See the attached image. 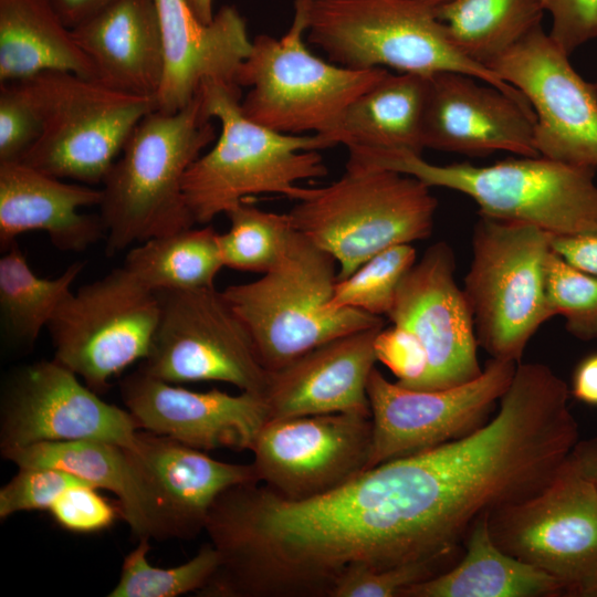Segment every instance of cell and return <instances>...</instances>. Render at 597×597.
Returning a JSON list of instances; mask_svg holds the SVG:
<instances>
[{
  "instance_id": "6da1fadb",
  "label": "cell",
  "mask_w": 597,
  "mask_h": 597,
  "mask_svg": "<svg viewBox=\"0 0 597 597\" xmlns=\"http://www.w3.org/2000/svg\"><path fill=\"white\" fill-rule=\"evenodd\" d=\"M216 129L199 94L175 113L154 109L135 127L103 184L100 216L106 254L175 233L196 223L184 193V177Z\"/></svg>"
},
{
  "instance_id": "7a4b0ae2",
  "label": "cell",
  "mask_w": 597,
  "mask_h": 597,
  "mask_svg": "<svg viewBox=\"0 0 597 597\" xmlns=\"http://www.w3.org/2000/svg\"><path fill=\"white\" fill-rule=\"evenodd\" d=\"M201 109L220 122L214 146L200 155L184 177V193L196 223L207 224L250 196L279 193L301 200L298 181L327 175L318 149L332 147L314 136L283 134L248 118L238 84L208 83L200 90Z\"/></svg>"
},
{
  "instance_id": "3957f363",
  "label": "cell",
  "mask_w": 597,
  "mask_h": 597,
  "mask_svg": "<svg viewBox=\"0 0 597 597\" xmlns=\"http://www.w3.org/2000/svg\"><path fill=\"white\" fill-rule=\"evenodd\" d=\"M349 160L413 176L430 188L461 192L479 214L521 221L569 235L597 228L595 170L542 156L502 160L488 166L437 165L406 150L348 149Z\"/></svg>"
},
{
  "instance_id": "277c9868",
  "label": "cell",
  "mask_w": 597,
  "mask_h": 597,
  "mask_svg": "<svg viewBox=\"0 0 597 597\" xmlns=\"http://www.w3.org/2000/svg\"><path fill=\"white\" fill-rule=\"evenodd\" d=\"M337 262L296 230L277 262L255 281L221 291L268 371L336 337L384 326L381 316L329 306Z\"/></svg>"
},
{
  "instance_id": "5b68a950",
  "label": "cell",
  "mask_w": 597,
  "mask_h": 597,
  "mask_svg": "<svg viewBox=\"0 0 597 597\" xmlns=\"http://www.w3.org/2000/svg\"><path fill=\"white\" fill-rule=\"evenodd\" d=\"M430 189L413 176L347 160L339 179L307 188L287 214L336 260L343 280L377 253L431 234L438 201Z\"/></svg>"
},
{
  "instance_id": "8992f818",
  "label": "cell",
  "mask_w": 597,
  "mask_h": 597,
  "mask_svg": "<svg viewBox=\"0 0 597 597\" xmlns=\"http://www.w3.org/2000/svg\"><path fill=\"white\" fill-rule=\"evenodd\" d=\"M307 39L337 65L430 76L460 72L526 98L452 44L433 8L412 0H312Z\"/></svg>"
},
{
  "instance_id": "52a82bcc",
  "label": "cell",
  "mask_w": 597,
  "mask_h": 597,
  "mask_svg": "<svg viewBox=\"0 0 597 597\" xmlns=\"http://www.w3.org/2000/svg\"><path fill=\"white\" fill-rule=\"evenodd\" d=\"M552 235L530 223L479 214L463 292L478 344L491 358L519 364L554 317L546 294Z\"/></svg>"
},
{
  "instance_id": "ba28073f",
  "label": "cell",
  "mask_w": 597,
  "mask_h": 597,
  "mask_svg": "<svg viewBox=\"0 0 597 597\" xmlns=\"http://www.w3.org/2000/svg\"><path fill=\"white\" fill-rule=\"evenodd\" d=\"M42 121L23 161L60 179L102 185L155 98L115 90L74 73L46 71L19 82Z\"/></svg>"
},
{
  "instance_id": "9c48e42d",
  "label": "cell",
  "mask_w": 597,
  "mask_h": 597,
  "mask_svg": "<svg viewBox=\"0 0 597 597\" xmlns=\"http://www.w3.org/2000/svg\"><path fill=\"white\" fill-rule=\"evenodd\" d=\"M311 4L312 0L294 1L293 22L280 39L256 35L235 76L240 87L250 88L241 100L243 114L283 134L324 133L388 73L381 67L348 69L312 54L303 41Z\"/></svg>"
},
{
  "instance_id": "30bf717a",
  "label": "cell",
  "mask_w": 597,
  "mask_h": 597,
  "mask_svg": "<svg viewBox=\"0 0 597 597\" xmlns=\"http://www.w3.org/2000/svg\"><path fill=\"white\" fill-rule=\"evenodd\" d=\"M159 300L124 265L82 285L48 325L56 362L101 394L150 349Z\"/></svg>"
},
{
  "instance_id": "8fae6325",
  "label": "cell",
  "mask_w": 597,
  "mask_h": 597,
  "mask_svg": "<svg viewBox=\"0 0 597 597\" xmlns=\"http://www.w3.org/2000/svg\"><path fill=\"white\" fill-rule=\"evenodd\" d=\"M155 292L159 318L140 370L171 384L220 381L264 396L270 371L221 291Z\"/></svg>"
},
{
  "instance_id": "7c38bea8",
  "label": "cell",
  "mask_w": 597,
  "mask_h": 597,
  "mask_svg": "<svg viewBox=\"0 0 597 597\" xmlns=\"http://www.w3.org/2000/svg\"><path fill=\"white\" fill-rule=\"evenodd\" d=\"M493 541L558 579L564 596L597 568V486L567 460L535 494L488 515Z\"/></svg>"
},
{
  "instance_id": "4fadbf2b",
  "label": "cell",
  "mask_w": 597,
  "mask_h": 597,
  "mask_svg": "<svg viewBox=\"0 0 597 597\" xmlns=\"http://www.w3.org/2000/svg\"><path fill=\"white\" fill-rule=\"evenodd\" d=\"M486 67L528 102L538 156L597 170V86L541 24Z\"/></svg>"
},
{
  "instance_id": "5bb4252c",
  "label": "cell",
  "mask_w": 597,
  "mask_h": 597,
  "mask_svg": "<svg viewBox=\"0 0 597 597\" xmlns=\"http://www.w3.org/2000/svg\"><path fill=\"white\" fill-rule=\"evenodd\" d=\"M140 429L55 359L14 369L0 399L1 450L43 442L105 441L133 449Z\"/></svg>"
},
{
  "instance_id": "9a60e30c",
  "label": "cell",
  "mask_w": 597,
  "mask_h": 597,
  "mask_svg": "<svg viewBox=\"0 0 597 597\" xmlns=\"http://www.w3.org/2000/svg\"><path fill=\"white\" fill-rule=\"evenodd\" d=\"M516 365L491 358L473 380L432 390L402 387L374 367L367 384L373 420L368 469L482 426L511 384Z\"/></svg>"
},
{
  "instance_id": "2e32d148",
  "label": "cell",
  "mask_w": 597,
  "mask_h": 597,
  "mask_svg": "<svg viewBox=\"0 0 597 597\" xmlns=\"http://www.w3.org/2000/svg\"><path fill=\"white\" fill-rule=\"evenodd\" d=\"M371 416L332 412L270 419L252 448L259 483L292 501L346 484L368 469Z\"/></svg>"
},
{
  "instance_id": "e0dca14e",
  "label": "cell",
  "mask_w": 597,
  "mask_h": 597,
  "mask_svg": "<svg viewBox=\"0 0 597 597\" xmlns=\"http://www.w3.org/2000/svg\"><path fill=\"white\" fill-rule=\"evenodd\" d=\"M454 273L451 245L431 244L402 277L386 315L425 348L428 366L418 390L454 387L483 370L472 311Z\"/></svg>"
},
{
  "instance_id": "ac0fdd59",
  "label": "cell",
  "mask_w": 597,
  "mask_h": 597,
  "mask_svg": "<svg viewBox=\"0 0 597 597\" xmlns=\"http://www.w3.org/2000/svg\"><path fill=\"white\" fill-rule=\"evenodd\" d=\"M122 400L140 430L211 451H251L270 420L264 396L218 389L193 391L153 377L139 368L119 384Z\"/></svg>"
},
{
  "instance_id": "d6986e66",
  "label": "cell",
  "mask_w": 597,
  "mask_h": 597,
  "mask_svg": "<svg viewBox=\"0 0 597 597\" xmlns=\"http://www.w3.org/2000/svg\"><path fill=\"white\" fill-rule=\"evenodd\" d=\"M534 124L530 105L482 80L460 72L428 76L425 148L469 156L501 150L534 157L538 156Z\"/></svg>"
},
{
  "instance_id": "ffe728a7",
  "label": "cell",
  "mask_w": 597,
  "mask_h": 597,
  "mask_svg": "<svg viewBox=\"0 0 597 597\" xmlns=\"http://www.w3.org/2000/svg\"><path fill=\"white\" fill-rule=\"evenodd\" d=\"M164 48V73L156 109L175 113L208 83L237 84L235 76L252 49L247 23L231 6L202 23L187 0H155Z\"/></svg>"
},
{
  "instance_id": "44dd1931",
  "label": "cell",
  "mask_w": 597,
  "mask_h": 597,
  "mask_svg": "<svg viewBox=\"0 0 597 597\" xmlns=\"http://www.w3.org/2000/svg\"><path fill=\"white\" fill-rule=\"evenodd\" d=\"M383 327L336 337L270 371L264 394L270 419L332 412L371 416L367 384L377 362L375 338Z\"/></svg>"
},
{
  "instance_id": "7402d4cb",
  "label": "cell",
  "mask_w": 597,
  "mask_h": 597,
  "mask_svg": "<svg viewBox=\"0 0 597 597\" xmlns=\"http://www.w3.org/2000/svg\"><path fill=\"white\" fill-rule=\"evenodd\" d=\"M102 190L45 174L23 161L0 163V247L9 249L20 234L42 231L61 251L82 252L106 229L97 214L82 213L98 206Z\"/></svg>"
},
{
  "instance_id": "603a6c76",
  "label": "cell",
  "mask_w": 597,
  "mask_h": 597,
  "mask_svg": "<svg viewBox=\"0 0 597 597\" xmlns=\"http://www.w3.org/2000/svg\"><path fill=\"white\" fill-rule=\"evenodd\" d=\"M21 467H51L71 472L117 498L122 517L138 540L179 538L164 500L128 448L105 441L43 442L1 450Z\"/></svg>"
},
{
  "instance_id": "cb8c5ba5",
  "label": "cell",
  "mask_w": 597,
  "mask_h": 597,
  "mask_svg": "<svg viewBox=\"0 0 597 597\" xmlns=\"http://www.w3.org/2000/svg\"><path fill=\"white\" fill-rule=\"evenodd\" d=\"M71 30L97 81L155 98L164 73L155 0H117Z\"/></svg>"
},
{
  "instance_id": "d4e9b609",
  "label": "cell",
  "mask_w": 597,
  "mask_h": 597,
  "mask_svg": "<svg viewBox=\"0 0 597 597\" xmlns=\"http://www.w3.org/2000/svg\"><path fill=\"white\" fill-rule=\"evenodd\" d=\"M159 492L179 538L190 540L205 531L209 511L226 490L258 482L252 463L216 460L171 438L139 431L129 449Z\"/></svg>"
},
{
  "instance_id": "484cf974",
  "label": "cell",
  "mask_w": 597,
  "mask_h": 597,
  "mask_svg": "<svg viewBox=\"0 0 597 597\" xmlns=\"http://www.w3.org/2000/svg\"><path fill=\"white\" fill-rule=\"evenodd\" d=\"M428 76L390 74L356 97L320 137L350 148L421 155Z\"/></svg>"
},
{
  "instance_id": "4316f807",
  "label": "cell",
  "mask_w": 597,
  "mask_h": 597,
  "mask_svg": "<svg viewBox=\"0 0 597 597\" xmlns=\"http://www.w3.org/2000/svg\"><path fill=\"white\" fill-rule=\"evenodd\" d=\"M488 515L472 526L464 542L465 553L457 564L410 586L401 597L564 596L558 579L510 555L493 541Z\"/></svg>"
},
{
  "instance_id": "83f0119b",
  "label": "cell",
  "mask_w": 597,
  "mask_h": 597,
  "mask_svg": "<svg viewBox=\"0 0 597 597\" xmlns=\"http://www.w3.org/2000/svg\"><path fill=\"white\" fill-rule=\"evenodd\" d=\"M46 71L97 80L72 30L44 0H0V83Z\"/></svg>"
},
{
  "instance_id": "f1b7e54d",
  "label": "cell",
  "mask_w": 597,
  "mask_h": 597,
  "mask_svg": "<svg viewBox=\"0 0 597 597\" xmlns=\"http://www.w3.org/2000/svg\"><path fill=\"white\" fill-rule=\"evenodd\" d=\"M452 44L486 66L536 25L544 0H450L434 9Z\"/></svg>"
},
{
  "instance_id": "f546056e",
  "label": "cell",
  "mask_w": 597,
  "mask_h": 597,
  "mask_svg": "<svg viewBox=\"0 0 597 597\" xmlns=\"http://www.w3.org/2000/svg\"><path fill=\"white\" fill-rule=\"evenodd\" d=\"M213 227L188 228L130 247L124 266L153 291L212 287L224 266Z\"/></svg>"
},
{
  "instance_id": "4dcf8cb0",
  "label": "cell",
  "mask_w": 597,
  "mask_h": 597,
  "mask_svg": "<svg viewBox=\"0 0 597 597\" xmlns=\"http://www.w3.org/2000/svg\"><path fill=\"white\" fill-rule=\"evenodd\" d=\"M85 262L76 261L53 279L38 276L14 242L0 259V318L6 336L31 346L48 327Z\"/></svg>"
},
{
  "instance_id": "1f68e13d",
  "label": "cell",
  "mask_w": 597,
  "mask_h": 597,
  "mask_svg": "<svg viewBox=\"0 0 597 597\" xmlns=\"http://www.w3.org/2000/svg\"><path fill=\"white\" fill-rule=\"evenodd\" d=\"M226 216L230 228L218 234L224 266L243 272L265 273L282 255L294 228L287 213L259 209L245 201Z\"/></svg>"
},
{
  "instance_id": "d6a6232c",
  "label": "cell",
  "mask_w": 597,
  "mask_h": 597,
  "mask_svg": "<svg viewBox=\"0 0 597 597\" xmlns=\"http://www.w3.org/2000/svg\"><path fill=\"white\" fill-rule=\"evenodd\" d=\"M148 540L125 556L119 578L109 597H176L198 593L219 566L218 551L209 542L186 563L169 568L154 566L148 561Z\"/></svg>"
},
{
  "instance_id": "836d02e7",
  "label": "cell",
  "mask_w": 597,
  "mask_h": 597,
  "mask_svg": "<svg viewBox=\"0 0 597 597\" xmlns=\"http://www.w3.org/2000/svg\"><path fill=\"white\" fill-rule=\"evenodd\" d=\"M416 261L417 252L411 243L397 244L377 253L349 276L336 281L329 306L387 315L402 277Z\"/></svg>"
},
{
  "instance_id": "e575fe53",
  "label": "cell",
  "mask_w": 597,
  "mask_h": 597,
  "mask_svg": "<svg viewBox=\"0 0 597 597\" xmlns=\"http://www.w3.org/2000/svg\"><path fill=\"white\" fill-rule=\"evenodd\" d=\"M546 294L554 316L580 341L597 339V276L569 264L551 251L546 263Z\"/></svg>"
},
{
  "instance_id": "d590c367",
  "label": "cell",
  "mask_w": 597,
  "mask_h": 597,
  "mask_svg": "<svg viewBox=\"0 0 597 597\" xmlns=\"http://www.w3.org/2000/svg\"><path fill=\"white\" fill-rule=\"evenodd\" d=\"M85 480L62 469L21 467L0 489V519L28 511H49L70 486Z\"/></svg>"
},
{
  "instance_id": "8d00e7d4",
  "label": "cell",
  "mask_w": 597,
  "mask_h": 597,
  "mask_svg": "<svg viewBox=\"0 0 597 597\" xmlns=\"http://www.w3.org/2000/svg\"><path fill=\"white\" fill-rule=\"evenodd\" d=\"M451 563L421 562L383 570L352 569L336 582L331 597H401L412 585L425 582L446 569Z\"/></svg>"
},
{
  "instance_id": "74e56055",
  "label": "cell",
  "mask_w": 597,
  "mask_h": 597,
  "mask_svg": "<svg viewBox=\"0 0 597 597\" xmlns=\"http://www.w3.org/2000/svg\"><path fill=\"white\" fill-rule=\"evenodd\" d=\"M41 134V117L21 83H0V163L20 161Z\"/></svg>"
},
{
  "instance_id": "f35d334b",
  "label": "cell",
  "mask_w": 597,
  "mask_h": 597,
  "mask_svg": "<svg viewBox=\"0 0 597 597\" xmlns=\"http://www.w3.org/2000/svg\"><path fill=\"white\" fill-rule=\"evenodd\" d=\"M54 522L76 534H93L108 530L122 516L121 507L100 494L87 481L66 489L49 510Z\"/></svg>"
},
{
  "instance_id": "ab89813d",
  "label": "cell",
  "mask_w": 597,
  "mask_h": 597,
  "mask_svg": "<svg viewBox=\"0 0 597 597\" xmlns=\"http://www.w3.org/2000/svg\"><path fill=\"white\" fill-rule=\"evenodd\" d=\"M377 362L384 364L397 378V384L417 389L426 374L428 359L419 339L406 328L385 326L375 338Z\"/></svg>"
},
{
  "instance_id": "60d3db41",
  "label": "cell",
  "mask_w": 597,
  "mask_h": 597,
  "mask_svg": "<svg viewBox=\"0 0 597 597\" xmlns=\"http://www.w3.org/2000/svg\"><path fill=\"white\" fill-rule=\"evenodd\" d=\"M551 14L549 36L568 55L597 38V0H544Z\"/></svg>"
},
{
  "instance_id": "b9f144b4",
  "label": "cell",
  "mask_w": 597,
  "mask_h": 597,
  "mask_svg": "<svg viewBox=\"0 0 597 597\" xmlns=\"http://www.w3.org/2000/svg\"><path fill=\"white\" fill-rule=\"evenodd\" d=\"M551 248L569 264L597 276V228L576 234L552 237Z\"/></svg>"
},
{
  "instance_id": "7bdbcfd3",
  "label": "cell",
  "mask_w": 597,
  "mask_h": 597,
  "mask_svg": "<svg viewBox=\"0 0 597 597\" xmlns=\"http://www.w3.org/2000/svg\"><path fill=\"white\" fill-rule=\"evenodd\" d=\"M70 29L95 15L117 0H44Z\"/></svg>"
},
{
  "instance_id": "ee69618b",
  "label": "cell",
  "mask_w": 597,
  "mask_h": 597,
  "mask_svg": "<svg viewBox=\"0 0 597 597\" xmlns=\"http://www.w3.org/2000/svg\"><path fill=\"white\" fill-rule=\"evenodd\" d=\"M569 391L578 401L597 407V352L576 365Z\"/></svg>"
},
{
  "instance_id": "f6af8a7d",
  "label": "cell",
  "mask_w": 597,
  "mask_h": 597,
  "mask_svg": "<svg viewBox=\"0 0 597 597\" xmlns=\"http://www.w3.org/2000/svg\"><path fill=\"white\" fill-rule=\"evenodd\" d=\"M568 459L584 476L597 486V436L578 440Z\"/></svg>"
},
{
  "instance_id": "bcb514c9",
  "label": "cell",
  "mask_w": 597,
  "mask_h": 597,
  "mask_svg": "<svg viewBox=\"0 0 597 597\" xmlns=\"http://www.w3.org/2000/svg\"><path fill=\"white\" fill-rule=\"evenodd\" d=\"M567 597H597V568L572 587Z\"/></svg>"
},
{
  "instance_id": "7dc6e473",
  "label": "cell",
  "mask_w": 597,
  "mask_h": 597,
  "mask_svg": "<svg viewBox=\"0 0 597 597\" xmlns=\"http://www.w3.org/2000/svg\"><path fill=\"white\" fill-rule=\"evenodd\" d=\"M195 15L202 23H210L213 19L212 0H187Z\"/></svg>"
},
{
  "instance_id": "c3c4849f",
  "label": "cell",
  "mask_w": 597,
  "mask_h": 597,
  "mask_svg": "<svg viewBox=\"0 0 597 597\" xmlns=\"http://www.w3.org/2000/svg\"><path fill=\"white\" fill-rule=\"evenodd\" d=\"M422 4H426L428 7H431L433 9H437L438 7L447 3L450 0H412Z\"/></svg>"
},
{
  "instance_id": "681fc988",
  "label": "cell",
  "mask_w": 597,
  "mask_h": 597,
  "mask_svg": "<svg viewBox=\"0 0 597 597\" xmlns=\"http://www.w3.org/2000/svg\"><path fill=\"white\" fill-rule=\"evenodd\" d=\"M595 84H596V86H597V82H596Z\"/></svg>"
}]
</instances>
